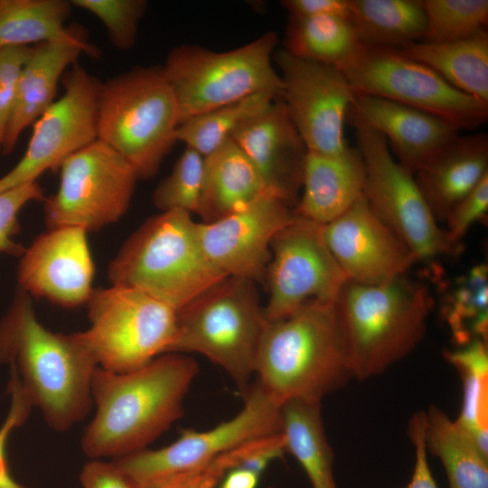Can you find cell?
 <instances>
[{"label":"cell","mask_w":488,"mask_h":488,"mask_svg":"<svg viewBox=\"0 0 488 488\" xmlns=\"http://www.w3.org/2000/svg\"><path fill=\"white\" fill-rule=\"evenodd\" d=\"M199 372L185 354L167 352L127 372L97 367L95 412L80 447L89 459L113 460L146 449L183 414V399Z\"/></svg>","instance_id":"obj_1"},{"label":"cell","mask_w":488,"mask_h":488,"mask_svg":"<svg viewBox=\"0 0 488 488\" xmlns=\"http://www.w3.org/2000/svg\"><path fill=\"white\" fill-rule=\"evenodd\" d=\"M0 363L10 368L49 427L63 432L93 407L98 364L78 333H55L37 319L32 296L18 288L0 319Z\"/></svg>","instance_id":"obj_2"},{"label":"cell","mask_w":488,"mask_h":488,"mask_svg":"<svg viewBox=\"0 0 488 488\" xmlns=\"http://www.w3.org/2000/svg\"><path fill=\"white\" fill-rule=\"evenodd\" d=\"M335 313L352 379L378 376L421 342L433 308L428 288L406 275L367 286L347 281Z\"/></svg>","instance_id":"obj_3"},{"label":"cell","mask_w":488,"mask_h":488,"mask_svg":"<svg viewBox=\"0 0 488 488\" xmlns=\"http://www.w3.org/2000/svg\"><path fill=\"white\" fill-rule=\"evenodd\" d=\"M258 385L278 406L321 403L352 379L334 303L312 301L267 323L256 365Z\"/></svg>","instance_id":"obj_4"},{"label":"cell","mask_w":488,"mask_h":488,"mask_svg":"<svg viewBox=\"0 0 488 488\" xmlns=\"http://www.w3.org/2000/svg\"><path fill=\"white\" fill-rule=\"evenodd\" d=\"M108 275L111 285L142 290L176 311L227 277L208 259L197 222L182 210L145 221L120 248Z\"/></svg>","instance_id":"obj_5"},{"label":"cell","mask_w":488,"mask_h":488,"mask_svg":"<svg viewBox=\"0 0 488 488\" xmlns=\"http://www.w3.org/2000/svg\"><path fill=\"white\" fill-rule=\"evenodd\" d=\"M180 125L174 93L162 66H140L101 82L97 137L135 169L155 176L177 142Z\"/></svg>","instance_id":"obj_6"},{"label":"cell","mask_w":488,"mask_h":488,"mask_svg":"<svg viewBox=\"0 0 488 488\" xmlns=\"http://www.w3.org/2000/svg\"><path fill=\"white\" fill-rule=\"evenodd\" d=\"M268 321L257 282L226 277L176 311L169 352H195L223 369L245 395Z\"/></svg>","instance_id":"obj_7"},{"label":"cell","mask_w":488,"mask_h":488,"mask_svg":"<svg viewBox=\"0 0 488 488\" xmlns=\"http://www.w3.org/2000/svg\"><path fill=\"white\" fill-rule=\"evenodd\" d=\"M277 44V35L270 31L226 52L190 44L173 48L162 68L177 101L180 124L256 93L281 98V79L273 66Z\"/></svg>","instance_id":"obj_8"},{"label":"cell","mask_w":488,"mask_h":488,"mask_svg":"<svg viewBox=\"0 0 488 488\" xmlns=\"http://www.w3.org/2000/svg\"><path fill=\"white\" fill-rule=\"evenodd\" d=\"M89 327L79 332L98 367L113 372L138 369L169 352L176 310L137 288H94L86 304Z\"/></svg>","instance_id":"obj_9"},{"label":"cell","mask_w":488,"mask_h":488,"mask_svg":"<svg viewBox=\"0 0 488 488\" xmlns=\"http://www.w3.org/2000/svg\"><path fill=\"white\" fill-rule=\"evenodd\" d=\"M337 68L354 95L375 96L415 108L459 131L475 129L487 121L488 103L456 89L396 48L361 42Z\"/></svg>","instance_id":"obj_10"},{"label":"cell","mask_w":488,"mask_h":488,"mask_svg":"<svg viewBox=\"0 0 488 488\" xmlns=\"http://www.w3.org/2000/svg\"><path fill=\"white\" fill-rule=\"evenodd\" d=\"M347 119L365 166L363 196L376 216L418 261L461 253L463 246L453 244L438 226L414 174L395 159L385 138L358 117L348 114Z\"/></svg>","instance_id":"obj_11"},{"label":"cell","mask_w":488,"mask_h":488,"mask_svg":"<svg viewBox=\"0 0 488 488\" xmlns=\"http://www.w3.org/2000/svg\"><path fill=\"white\" fill-rule=\"evenodd\" d=\"M59 171L57 192L44 199L46 224L87 233L125 215L138 180L131 164L99 139L67 158Z\"/></svg>","instance_id":"obj_12"},{"label":"cell","mask_w":488,"mask_h":488,"mask_svg":"<svg viewBox=\"0 0 488 488\" xmlns=\"http://www.w3.org/2000/svg\"><path fill=\"white\" fill-rule=\"evenodd\" d=\"M321 227L296 214L273 238L265 277L269 290L264 307L267 321L286 318L312 301L335 303L348 281L326 246Z\"/></svg>","instance_id":"obj_13"},{"label":"cell","mask_w":488,"mask_h":488,"mask_svg":"<svg viewBox=\"0 0 488 488\" xmlns=\"http://www.w3.org/2000/svg\"><path fill=\"white\" fill-rule=\"evenodd\" d=\"M241 410L205 431L185 430L172 444L113 459L139 485L208 465L251 439L282 432L281 407L256 383Z\"/></svg>","instance_id":"obj_14"},{"label":"cell","mask_w":488,"mask_h":488,"mask_svg":"<svg viewBox=\"0 0 488 488\" xmlns=\"http://www.w3.org/2000/svg\"><path fill=\"white\" fill-rule=\"evenodd\" d=\"M62 83V96L33 125L24 155L0 177V192L37 182L46 171H58L67 158L98 139L101 81L77 62L63 75Z\"/></svg>","instance_id":"obj_15"},{"label":"cell","mask_w":488,"mask_h":488,"mask_svg":"<svg viewBox=\"0 0 488 488\" xmlns=\"http://www.w3.org/2000/svg\"><path fill=\"white\" fill-rule=\"evenodd\" d=\"M273 61L282 82L281 99L307 152L334 155L348 145L344 125L354 94L335 66L298 58L284 48Z\"/></svg>","instance_id":"obj_16"},{"label":"cell","mask_w":488,"mask_h":488,"mask_svg":"<svg viewBox=\"0 0 488 488\" xmlns=\"http://www.w3.org/2000/svg\"><path fill=\"white\" fill-rule=\"evenodd\" d=\"M283 199L266 192L239 211L213 222H197L203 251L227 277L265 278L275 235L295 218Z\"/></svg>","instance_id":"obj_17"},{"label":"cell","mask_w":488,"mask_h":488,"mask_svg":"<svg viewBox=\"0 0 488 488\" xmlns=\"http://www.w3.org/2000/svg\"><path fill=\"white\" fill-rule=\"evenodd\" d=\"M323 239L349 281L380 285L406 275L418 258L369 206L362 195L322 225Z\"/></svg>","instance_id":"obj_18"},{"label":"cell","mask_w":488,"mask_h":488,"mask_svg":"<svg viewBox=\"0 0 488 488\" xmlns=\"http://www.w3.org/2000/svg\"><path fill=\"white\" fill-rule=\"evenodd\" d=\"M18 288L64 308L87 304L95 272L87 232L76 227L48 229L20 257Z\"/></svg>","instance_id":"obj_19"},{"label":"cell","mask_w":488,"mask_h":488,"mask_svg":"<svg viewBox=\"0 0 488 488\" xmlns=\"http://www.w3.org/2000/svg\"><path fill=\"white\" fill-rule=\"evenodd\" d=\"M258 172L267 192L297 203L305 144L281 98L244 122L231 137Z\"/></svg>","instance_id":"obj_20"},{"label":"cell","mask_w":488,"mask_h":488,"mask_svg":"<svg viewBox=\"0 0 488 488\" xmlns=\"http://www.w3.org/2000/svg\"><path fill=\"white\" fill-rule=\"evenodd\" d=\"M82 53L97 57L98 49L88 42L87 32L70 24L69 33L31 47L20 73L15 103L6 129L3 155L11 154L22 133L56 100L59 81Z\"/></svg>","instance_id":"obj_21"},{"label":"cell","mask_w":488,"mask_h":488,"mask_svg":"<svg viewBox=\"0 0 488 488\" xmlns=\"http://www.w3.org/2000/svg\"><path fill=\"white\" fill-rule=\"evenodd\" d=\"M349 114L380 134L413 174L460 135L433 115L375 96L355 94Z\"/></svg>","instance_id":"obj_22"},{"label":"cell","mask_w":488,"mask_h":488,"mask_svg":"<svg viewBox=\"0 0 488 488\" xmlns=\"http://www.w3.org/2000/svg\"><path fill=\"white\" fill-rule=\"evenodd\" d=\"M365 166L357 147L338 155L307 152L302 195L294 212L318 224H326L345 212L363 195Z\"/></svg>","instance_id":"obj_23"},{"label":"cell","mask_w":488,"mask_h":488,"mask_svg":"<svg viewBox=\"0 0 488 488\" xmlns=\"http://www.w3.org/2000/svg\"><path fill=\"white\" fill-rule=\"evenodd\" d=\"M434 217L449 211L488 174V136H458L415 174Z\"/></svg>","instance_id":"obj_24"},{"label":"cell","mask_w":488,"mask_h":488,"mask_svg":"<svg viewBox=\"0 0 488 488\" xmlns=\"http://www.w3.org/2000/svg\"><path fill=\"white\" fill-rule=\"evenodd\" d=\"M267 192L258 172L230 138L204 157L203 184L197 214L213 222L241 210Z\"/></svg>","instance_id":"obj_25"},{"label":"cell","mask_w":488,"mask_h":488,"mask_svg":"<svg viewBox=\"0 0 488 488\" xmlns=\"http://www.w3.org/2000/svg\"><path fill=\"white\" fill-rule=\"evenodd\" d=\"M398 49L436 72L448 84L488 103V33L444 43L414 42Z\"/></svg>","instance_id":"obj_26"},{"label":"cell","mask_w":488,"mask_h":488,"mask_svg":"<svg viewBox=\"0 0 488 488\" xmlns=\"http://www.w3.org/2000/svg\"><path fill=\"white\" fill-rule=\"evenodd\" d=\"M349 22L360 42L400 48L427 29L421 0H349Z\"/></svg>","instance_id":"obj_27"},{"label":"cell","mask_w":488,"mask_h":488,"mask_svg":"<svg viewBox=\"0 0 488 488\" xmlns=\"http://www.w3.org/2000/svg\"><path fill=\"white\" fill-rule=\"evenodd\" d=\"M281 420L286 452L301 465L312 488H337L321 403L287 402L281 407Z\"/></svg>","instance_id":"obj_28"},{"label":"cell","mask_w":488,"mask_h":488,"mask_svg":"<svg viewBox=\"0 0 488 488\" xmlns=\"http://www.w3.org/2000/svg\"><path fill=\"white\" fill-rule=\"evenodd\" d=\"M425 443L442 462L449 488H488V458L455 420L435 406L426 412Z\"/></svg>","instance_id":"obj_29"},{"label":"cell","mask_w":488,"mask_h":488,"mask_svg":"<svg viewBox=\"0 0 488 488\" xmlns=\"http://www.w3.org/2000/svg\"><path fill=\"white\" fill-rule=\"evenodd\" d=\"M360 43L347 18L289 16L284 49L298 58L338 67L354 53Z\"/></svg>","instance_id":"obj_30"},{"label":"cell","mask_w":488,"mask_h":488,"mask_svg":"<svg viewBox=\"0 0 488 488\" xmlns=\"http://www.w3.org/2000/svg\"><path fill=\"white\" fill-rule=\"evenodd\" d=\"M72 5L65 0H0V48L66 36Z\"/></svg>","instance_id":"obj_31"},{"label":"cell","mask_w":488,"mask_h":488,"mask_svg":"<svg viewBox=\"0 0 488 488\" xmlns=\"http://www.w3.org/2000/svg\"><path fill=\"white\" fill-rule=\"evenodd\" d=\"M463 381V402L455 421L488 458V352L486 341L474 339L462 349L444 352Z\"/></svg>","instance_id":"obj_32"},{"label":"cell","mask_w":488,"mask_h":488,"mask_svg":"<svg viewBox=\"0 0 488 488\" xmlns=\"http://www.w3.org/2000/svg\"><path fill=\"white\" fill-rule=\"evenodd\" d=\"M277 99L280 98L267 92L256 93L192 117L180 124L176 140L206 157Z\"/></svg>","instance_id":"obj_33"},{"label":"cell","mask_w":488,"mask_h":488,"mask_svg":"<svg viewBox=\"0 0 488 488\" xmlns=\"http://www.w3.org/2000/svg\"><path fill=\"white\" fill-rule=\"evenodd\" d=\"M443 314L458 343L465 345L477 338L487 341L488 268L485 264L473 267L456 280L446 298Z\"/></svg>","instance_id":"obj_34"},{"label":"cell","mask_w":488,"mask_h":488,"mask_svg":"<svg viewBox=\"0 0 488 488\" xmlns=\"http://www.w3.org/2000/svg\"><path fill=\"white\" fill-rule=\"evenodd\" d=\"M427 29L420 42L444 43L467 38L485 29L487 0H421Z\"/></svg>","instance_id":"obj_35"},{"label":"cell","mask_w":488,"mask_h":488,"mask_svg":"<svg viewBox=\"0 0 488 488\" xmlns=\"http://www.w3.org/2000/svg\"><path fill=\"white\" fill-rule=\"evenodd\" d=\"M204 156L185 146L170 174L155 189L152 201L161 211L198 212L203 184Z\"/></svg>","instance_id":"obj_36"},{"label":"cell","mask_w":488,"mask_h":488,"mask_svg":"<svg viewBox=\"0 0 488 488\" xmlns=\"http://www.w3.org/2000/svg\"><path fill=\"white\" fill-rule=\"evenodd\" d=\"M70 4L97 17L112 45L122 51L134 47L139 22L148 5L145 0H72Z\"/></svg>","instance_id":"obj_37"},{"label":"cell","mask_w":488,"mask_h":488,"mask_svg":"<svg viewBox=\"0 0 488 488\" xmlns=\"http://www.w3.org/2000/svg\"><path fill=\"white\" fill-rule=\"evenodd\" d=\"M33 201H44L43 191L37 182L0 192V253L21 257L24 252L25 248L14 239L20 230L18 215Z\"/></svg>","instance_id":"obj_38"},{"label":"cell","mask_w":488,"mask_h":488,"mask_svg":"<svg viewBox=\"0 0 488 488\" xmlns=\"http://www.w3.org/2000/svg\"><path fill=\"white\" fill-rule=\"evenodd\" d=\"M32 46L0 48V155L15 103L20 73Z\"/></svg>","instance_id":"obj_39"},{"label":"cell","mask_w":488,"mask_h":488,"mask_svg":"<svg viewBox=\"0 0 488 488\" xmlns=\"http://www.w3.org/2000/svg\"><path fill=\"white\" fill-rule=\"evenodd\" d=\"M488 210V174L469 192L449 211L445 221L447 229L445 230L448 239L456 246H462L461 241L470 227L484 218Z\"/></svg>","instance_id":"obj_40"},{"label":"cell","mask_w":488,"mask_h":488,"mask_svg":"<svg viewBox=\"0 0 488 488\" xmlns=\"http://www.w3.org/2000/svg\"><path fill=\"white\" fill-rule=\"evenodd\" d=\"M286 452L283 432L257 437L230 451L232 468H245L262 474L271 462Z\"/></svg>","instance_id":"obj_41"},{"label":"cell","mask_w":488,"mask_h":488,"mask_svg":"<svg viewBox=\"0 0 488 488\" xmlns=\"http://www.w3.org/2000/svg\"><path fill=\"white\" fill-rule=\"evenodd\" d=\"M8 392L11 396L10 409L0 427V488H26L12 477L6 463L5 448L11 433L23 425L33 407L16 380L12 377L8 382Z\"/></svg>","instance_id":"obj_42"},{"label":"cell","mask_w":488,"mask_h":488,"mask_svg":"<svg viewBox=\"0 0 488 488\" xmlns=\"http://www.w3.org/2000/svg\"><path fill=\"white\" fill-rule=\"evenodd\" d=\"M229 451L206 465L140 485L141 488H217L230 470Z\"/></svg>","instance_id":"obj_43"},{"label":"cell","mask_w":488,"mask_h":488,"mask_svg":"<svg viewBox=\"0 0 488 488\" xmlns=\"http://www.w3.org/2000/svg\"><path fill=\"white\" fill-rule=\"evenodd\" d=\"M79 479L81 488H141L113 460L89 459Z\"/></svg>","instance_id":"obj_44"},{"label":"cell","mask_w":488,"mask_h":488,"mask_svg":"<svg viewBox=\"0 0 488 488\" xmlns=\"http://www.w3.org/2000/svg\"><path fill=\"white\" fill-rule=\"evenodd\" d=\"M426 412L414 414L409 424V436L415 448V465L411 479L405 488H438L427 462L425 443Z\"/></svg>","instance_id":"obj_45"},{"label":"cell","mask_w":488,"mask_h":488,"mask_svg":"<svg viewBox=\"0 0 488 488\" xmlns=\"http://www.w3.org/2000/svg\"><path fill=\"white\" fill-rule=\"evenodd\" d=\"M289 16L337 15L349 18V0H283Z\"/></svg>","instance_id":"obj_46"},{"label":"cell","mask_w":488,"mask_h":488,"mask_svg":"<svg viewBox=\"0 0 488 488\" xmlns=\"http://www.w3.org/2000/svg\"><path fill=\"white\" fill-rule=\"evenodd\" d=\"M261 474L245 468H232L221 480L217 488H257Z\"/></svg>","instance_id":"obj_47"},{"label":"cell","mask_w":488,"mask_h":488,"mask_svg":"<svg viewBox=\"0 0 488 488\" xmlns=\"http://www.w3.org/2000/svg\"><path fill=\"white\" fill-rule=\"evenodd\" d=\"M269 488H274V487H269Z\"/></svg>","instance_id":"obj_48"}]
</instances>
